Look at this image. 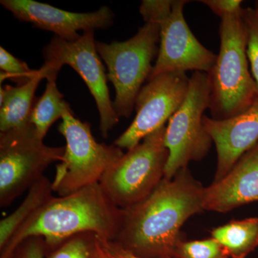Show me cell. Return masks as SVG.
Instances as JSON below:
<instances>
[{
  "label": "cell",
  "instance_id": "cell-1",
  "mask_svg": "<svg viewBox=\"0 0 258 258\" xmlns=\"http://www.w3.org/2000/svg\"><path fill=\"white\" fill-rule=\"evenodd\" d=\"M205 187L188 168L164 178L148 198L122 209L119 230L111 242L141 258L172 257L182 240L184 222L203 211Z\"/></svg>",
  "mask_w": 258,
  "mask_h": 258
},
{
  "label": "cell",
  "instance_id": "cell-2",
  "mask_svg": "<svg viewBox=\"0 0 258 258\" xmlns=\"http://www.w3.org/2000/svg\"><path fill=\"white\" fill-rule=\"evenodd\" d=\"M123 210L115 206L100 183L66 196H52L13 234L0 249V258H8L22 241L42 237L47 244L58 243L71 236L93 232L113 241L119 230Z\"/></svg>",
  "mask_w": 258,
  "mask_h": 258
},
{
  "label": "cell",
  "instance_id": "cell-3",
  "mask_svg": "<svg viewBox=\"0 0 258 258\" xmlns=\"http://www.w3.org/2000/svg\"><path fill=\"white\" fill-rule=\"evenodd\" d=\"M242 10L221 18L220 52L208 74L211 88L209 109L215 119L240 114L258 96L246 53Z\"/></svg>",
  "mask_w": 258,
  "mask_h": 258
},
{
  "label": "cell",
  "instance_id": "cell-4",
  "mask_svg": "<svg viewBox=\"0 0 258 258\" xmlns=\"http://www.w3.org/2000/svg\"><path fill=\"white\" fill-rule=\"evenodd\" d=\"M159 42L160 26L155 23H145L126 41L96 42L98 55L106 64L107 78L115 88L113 108L119 118L132 115L139 91L152 74Z\"/></svg>",
  "mask_w": 258,
  "mask_h": 258
},
{
  "label": "cell",
  "instance_id": "cell-5",
  "mask_svg": "<svg viewBox=\"0 0 258 258\" xmlns=\"http://www.w3.org/2000/svg\"><path fill=\"white\" fill-rule=\"evenodd\" d=\"M166 127L147 136L102 176L100 184L115 206L125 209L143 201L164 179L169 159Z\"/></svg>",
  "mask_w": 258,
  "mask_h": 258
},
{
  "label": "cell",
  "instance_id": "cell-6",
  "mask_svg": "<svg viewBox=\"0 0 258 258\" xmlns=\"http://www.w3.org/2000/svg\"><path fill=\"white\" fill-rule=\"evenodd\" d=\"M58 131L66 139V151L62 161L56 166L52 186L60 197L100 183L107 169L124 154L115 144L98 143L90 123L76 118L70 106Z\"/></svg>",
  "mask_w": 258,
  "mask_h": 258
},
{
  "label": "cell",
  "instance_id": "cell-7",
  "mask_svg": "<svg viewBox=\"0 0 258 258\" xmlns=\"http://www.w3.org/2000/svg\"><path fill=\"white\" fill-rule=\"evenodd\" d=\"M66 147L45 145L33 125L0 133V206H10L43 176L52 163L62 161Z\"/></svg>",
  "mask_w": 258,
  "mask_h": 258
},
{
  "label": "cell",
  "instance_id": "cell-8",
  "mask_svg": "<svg viewBox=\"0 0 258 258\" xmlns=\"http://www.w3.org/2000/svg\"><path fill=\"white\" fill-rule=\"evenodd\" d=\"M208 74L194 72L182 104L171 117L166 127L164 144L169 151L164 178L172 179L191 161L202 160L213 143L203 125L205 111L210 106Z\"/></svg>",
  "mask_w": 258,
  "mask_h": 258
},
{
  "label": "cell",
  "instance_id": "cell-9",
  "mask_svg": "<svg viewBox=\"0 0 258 258\" xmlns=\"http://www.w3.org/2000/svg\"><path fill=\"white\" fill-rule=\"evenodd\" d=\"M94 30L74 39L54 36L43 49L46 79H56L61 68L68 64L80 75L94 98L100 115V132L103 138L119 121L110 98L107 75L96 46Z\"/></svg>",
  "mask_w": 258,
  "mask_h": 258
},
{
  "label": "cell",
  "instance_id": "cell-10",
  "mask_svg": "<svg viewBox=\"0 0 258 258\" xmlns=\"http://www.w3.org/2000/svg\"><path fill=\"white\" fill-rule=\"evenodd\" d=\"M189 86L186 73H166L148 80L136 99L137 115L115 141V145L130 150L149 134L165 125L184 102Z\"/></svg>",
  "mask_w": 258,
  "mask_h": 258
},
{
  "label": "cell",
  "instance_id": "cell-11",
  "mask_svg": "<svg viewBox=\"0 0 258 258\" xmlns=\"http://www.w3.org/2000/svg\"><path fill=\"white\" fill-rule=\"evenodd\" d=\"M186 0H174L170 15L160 24L159 52L149 79L166 73H210L217 56L194 35L184 16ZM148 79V80H149Z\"/></svg>",
  "mask_w": 258,
  "mask_h": 258
},
{
  "label": "cell",
  "instance_id": "cell-12",
  "mask_svg": "<svg viewBox=\"0 0 258 258\" xmlns=\"http://www.w3.org/2000/svg\"><path fill=\"white\" fill-rule=\"evenodd\" d=\"M1 5L20 21L54 32L61 38L74 39L83 32L106 29L113 25L114 15L108 7L90 13H76L34 0H2Z\"/></svg>",
  "mask_w": 258,
  "mask_h": 258
},
{
  "label": "cell",
  "instance_id": "cell-13",
  "mask_svg": "<svg viewBox=\"0 0 258 258\" xmlns=\"http://www.w3.org/2000/svg\"><path fill=\"white\" fill-rule=\"evenodd\" d=\"M203 125L216 147L213 181L222 179L242 155L258 143V96L246 111L226 119L204 115Z\"/></svg>",
  "mask_w": 258,
  "mask_h": 258
},
{
  "label": "cell",
  "instance_id": "cell-14",
  "mask_svg": "<svg viewBox=\"0 0 258 258\" xmlns=\"http://www.w3.org/2000/svg\"><path fill=\"white\" fill-rule=\"evenodd\" d=\"M254 202H258V143L222 179L205 187L203 208L225 213Z\"/></svg>",
  "mask_w": 258,
  "mask_h": 258
},
{
  "label": "cell",
  "instance_id": "cell-15",
  "mask_svg": "<svg viewBox=\"0 0 258 258\" xmlns=\"http://www.w3.org/2000/svg\"><path fill=\"white\" fill-rule=\"evenodd\" d=\"M46 79L43 66L33 79L20 86L6 85L0 91V133L25 128L31 124L30 117L36 98L35 91L42 79Z\"/></svg>",
  "mask_w": 258,
  "mask_h": 258
},
{
  "label": "cell",
  "instance_id": "cell-16",
  "mask_svg": "<svg viewBox=\"0 0 258 258\" xmlns=\"http://www.w3.org/2000/svg\"><path fill=\"white\" fill-rule=\"evenodd\" d=\"M229 257L245 258L258 246V217L232 220L212 231Z\"/></svg>",
  "mask_w": 258,
  "mask_h": 258
},
{
  "label": "cell",
  "instance_id": "cell-17",
  "mask_svg": "<svg viewBox=\"0 0 258 258\" xmlns=\"http://www.w3.org/2000/svg\"><path fill=\"white\" fill-rule=\"evenodd\" d=\"M52 181L45 176L31 186L26 198L19 208L0 222V249L4 247L19 227L52 198Z\"/></svg>",
  "mask_w": 258,
  "mask_h": 258
},
{
  "label": "cell",
  "instance_id": "cell-18",
  "mask_svg": "<svg viewBox=\"0 0 258 258\" xmlns=\"http://www.w3.org/2000/svg\"><path fill=\"white\" fill-rule=\"evenodd\" d=\"M47 81L45 92L35 99L30 117V123L42 139L51 125L62 118L64 111L70 106L57 87L56 79H48Z\"/></svg>",
  "mask_w": 258,
  "mask_h": 258
},
{
  "label": "cell",
  "instance_id": "cell-19",
  "mask_svg": "<svg viewBox=\"0 0 258 258\" xmlns=\"http://www.w3.org/2000/svg\"><path fill=\"white\" fill-rule=\"evenodd\" d=\"M99 238L93 232H82L58 243H46L45 258H97Z\"/></svg>",
  "mask_w": 258,
  "mask_h": 258
},
{
  "label": "cell",
  "instance_id": "cell-20",
  "mask_svg": "<svg viewBox=\"0 0 258 258\" xmlns=\"http://www.w3.org/2000/svg\"><path fill=\"white\" fill-rule=\"evenodd\" d=\"M173 258H228V254L220 242L213 237L202 240L178 242Z\"/></svg>",
  "mask_w": 258,
  "mask_h": 258
},
{
  "label": "cell",
  "instance_id": "cell-21",
  "mask_svg": "<svg viewBox=\"0 0 258 258\" xmlns=\"http://www.w3.org/2000/svg\"><path fill=\"white\" fill-rule=\"evenodd\" d=\"M246 30V53L258 95V12L254 8L242 10Z\"/></svg>",
  "mask_w": 258,
  "mask_h": 258
},
{
  "label": "cell",
  "instance_id": "cell-22",
  "mask_svg": "<svg viewBox=\"0 0 258 258\" xmlns=\"http://www.w3.org/2000/svg\"><path fill=\"white\" fill-rule=\"evenodd\" d=\"M0 69L1 83L5 79H10L18 86L33 79L38 71L30 69L25 62L19 60L3 47H0Z\"/></svg>",
  "mask_w": 258,
  "mask_h": 258
},
{
  "label": "cell",
  "instance_id": "cell-23",
  "mask_svg": "<svg viewBox=\"0 0 258 258\" xmlns=\"http://www.w3.org/2000/svg\"><path fill=\"white\" fill-rule=\"evenodd\" d=\"M174 0H144L139 12L145 23L160 25L170 15Z\"/></svg>",
  "mask_w": 258,
  "mask_h": 258
},
{
  "label": "cell",
  "instance_id": "cell-24",
  "mask_svg": "<svg viewBox=\"0 0 258 258\" xmlns=\"http://www.w3.org/2000/svg\"><path fill=\"white\" fill-rule=\"evenodd\" d=\"M47 245L42 237H30L22 241L8 258H45Z\"/></svg>",
  "mask_w": 258,
  "mask_h": 258
},
{
  "label": "cell",
  "instance_id": "cell-25",
  "mask_svg": "<svg viewBox=\"0 0 258 258\" xmlns=\"http://www.w3.org/2000/svg\"><path fill=\"white\" fill-rule=\"evenodd\" d=\"M200 3L206 5L220 18L240 13L243 9L242 0H201Z\"/></svg>",
  "mask_w": 258,
  "mask_h": 258
},
{
  "label": "cell",
  "instance_id": "cell-26",
  "mask_svg": "<svg viewBox=\"0 0 258 258\" xmlns=\"http://www.w3.org/2000/svg\"><path fill=\"white\" fill-rule=\"evenodd\" d=\"M97 258H118L113 254L108 247L107 241L103 240L101 237L98 240Z\"/></svg>",
  "mask_w": 258,
  "mask_h": 258
},
{
  "label": "cell",
  "instance_id": "cell-27",
  "mask_svg": "<svg viewBox=\"0 0 258 258\" xmlns=\"http://www.w3.org/2000/svg\"><path fill=\"white\" fill-rule=\"evenodd\" d=\"M107 243L113 254L118 258H141L131 253L111 241H107Z\"/></svg>",
  "mask_w": 258,
  "mask_h": 258
},
{
  "label": "cell",
  "instance_id": "cell-28",
  "mask_svg": "<svg viewBox=\"0 0 258 258\" xmlns=\"http://www.w3.org/2000/svg\"><path fill=\"white\" fill-rule=\"evenodd\" d=\"M254 9H255L256 10H257V11L258 12V1L256 2V3H255V8H254Z\"/></svg>",
  "mask_w": 258,
  "mask_h": 258
},
{
  "label": "cell",
  "instance_id": "cell-29",
  "mask_svg": "<svg viewBox=\"0 0 258 258\" xmlns=\"http://www.w3.org/2000/svg\"><path fill=\"white\" fill-rule=\"evenodd\" d=\"M169 258H173V257H169Z\"/></svg>",
  "mask_w": 258,
  "mask_h": 258
}]
</instances>
